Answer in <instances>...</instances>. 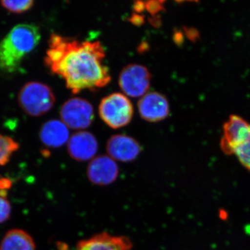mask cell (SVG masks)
<instances>
[{
    "label": "cell",
    "mask_w": 250,
    "mask_h": 250,
    "mask_svg": "<svg viewBox=\"0 0 250 250\" xmlns=\"http://www.w3.org/2000/svg\"><path fill=\"white\" fill-rule=\"evenodd\" d=\"M45 65L50 71L65 81L72 93L96 90L111 80L103 44L98 41H81L52 34L48 41Z\"/></svg>",
    "instance_id": "6da1fadb"
},
{
    "label": "cell",
    "mask_w": 250,
    "mask_h": 250,
    "mask_svg": "<svg viewBox=\"0 0 250 250\" xmlns=\"http://www.w3.org/2000/svg\"><path fill=\"white\" fill-rule=\"evenodd\" d=\"M40 29L35 24L15 26L0 42V72H15L26 56L40 42Z\"/></svg>",
    "instance_id": "7a4b0ae2"
},
{
    "label": "cell",
    "mask_w": 250,
    "mask_h": 250,
    "mask_svg": "<svg viewBox=\"0 0 250 250\" xmlns=\"http://www.w3.org/2000/svg\"><path fill=\"white\" fill-rule=\"evenodd\" d=\"M56 99L52 88L38 82H28L18 94V103L29 116L39 117L53 107Z\"/></svg>",
    "instance_id": "3957f363"
},
{
    "label": "cell",
    "mask_w": 250,
    "mask_h": 250,
    "mask_svg": "<svg viewBox=\"0 0 250 250\" xmlns=\"http://www.w3.org/2000/svg\"><path fill=\"white\" fill-rule=\"evenodd\" d=\"M99 114L106 125L113 129H119L129 124L132 119V104L124 94H110L102 100Z\"/></svg>",
    "instance_id": "277c9868"
},
{
    "label": "cell",
    "mask_w": 250,
    "mask_h": 250,
    "mask_svg": "<svg viewBox=\"0 0 250 250\" xmlns=\"http://www.w3.org/2000/svg\"><path fill=\"white\" fill-rule=\"evenodd\" d=\"M151 80L152 76L147 67L140 64H129L120 74L119 85L128 96L139 98L147 93Z\"/></svg>",
    "instance_id": "5b68a950"
},
{
    "label": "cell",
    "mask_w": 250,
    "mask_h": 250,
    "mask_svg": "<svg viewBox=\"0 0 250 250\" xmlns=\"http://www.w3.org/2000/svg\"><path fill=\"white\" fill-rule=\"evenodd\" d=\"M62 121L68 127L83 129L88 127L94 120V110L89 102L84 99L73 98L67 100L60 110Z\"/></svg>",
    "instance_id": "8992f818"
},
{
    "label": "cell",
    "mask_w": 250,
    "mask_h": 250,
    "mask_svg": "<svg viewBox=\"0 0 250 250\" xmlns=\"http://www.w3.org/2000/svg\"><path fill=\"white\" fill-rule=\"evenodd\" d=\"M250 136V124L241 117L233 115L223 126L222 149L227 154H232L236 147Z\"/></svg>",
    "instance_id": "52a82bcc"
},
{
    "label": "cell",
    "mask_w": 250,
    "mask_h": 250,
    "mask_svg": "<svg viewBox=\"0 0 250 250\" xmlns=\"http://www.w3.org/2000/svg\"><path fill=\"white\" fill-rule=\"evenodd\" d=\"M140 116L150 123L163 121L168 116L170 104L162 94L150 92L143 95L138 103Z\"/></svg>",
    "instance_id": "ba28073f"
},
{
    "label": "cell",
    "mask_w": 250,
    "mask_h": 250,
    "mask_svg": "<svg viewBox=\"0 0 250 250\" xmlns=\"http://www.w3.org/2000/svg\"><path fill=\"white\" fill-rule=\"evenodd\" d=\"M108 155L113 160L129 162L134 161L141 153L139 143L126 135L118 134L111 136L106 145Z\"/></svg>",
    "instance_id": "9c48e42d"
},
{
    "label": "cell",
    "mask_w": 250,
    "mask_h": 250,
    "mask_svg": "<svg viewBox=\"0 0 250 250\" xmlns=\"http://www.w3.org/2000/svg\"><path fill=\"white\" fill-rule=\"evenodd\" d=\"M67 149L69 154L75 160L88 161L93 159L98 152V141L91 133L79 131L69 139Z\"/></svg>",
    "instance_id": "30bf717a"
},
{
    "label": "cell",
    "mask_w": 250,
    "mask_h": 250,
    "mask_svg": "<svg viewBox=\"0 0 250 250\" xmlns=\"http://www.w3.org/2000/svg\"><path fill=\"white\" fill-rule=\"evenodd\" d=\"M88 174L90 180L94 184L99 185L111 184L118 177V165L110 156H98L90 163Z\"/></svg>",
    "instance_id": "8fae6325"
},
{
    "label": "cell",
    "mask_w": 250,
    "mask_h": 250,
    "mask_svg": "<svg viewBox=\"0 0 250 250\" xmlns=\"http://www.w3.org/2000/svg\"><path fill=\"white\" fill-rule=\"evenodd\" d=\"M68 126L59 120H51L41 126L40 139L41 142L49 147H62L70 139Z\"/></svg>",
    "instance_id": "7c38bea8"
},
{
    "label": "cell",
    "mask_w": 250,
    "mask_h": 250,
    "mask_svg": "<svg viewBox=\"0 0 250 250\" xmlns=\"http://www.w3.org/2000/svg\"><path fill=\"white\" fill-rule=\"evenodd\" d=\"M130 248L127 239L103 233L82 241L77 250H130Z\"/></svg>",
    "instance_id": "4fadbf2b"
},
{
    "label": "cell",
    "mask_w": 250,
    "mask_h": 250,
    "mask_svg": "<svg viewBox=\"0 0 250 250\" xmlns=\"http://www.w3.org/2000/svg\"><path fill=\"white\" fill-rule=\"evenodd\" d=\"M0 250H36L32 237L24 230H10L0 243Z\"/></svg>",
    "instance_id": "5bb4252c"
},
{
    "label": "cell",
    "mask_w": 250,
    "mask_h": 250,
    "mask_svg": "<svg viewBox=\"0 0 250 250\" xmlns=\"http://www.w3.org/2000/svg\"><path fill=\"white\" fill-rule=\"evenodd\" d=\"M18 148L19 144L14 139L0 134V166L6 165Z\"/></svg>",
    "instance_id": "9a60e30c"
},
{
    "label": "cell",
    "mask_w": 250,
    "mask_h": 250,
    "mask_svg": "<svg viewBox=\"0 0 250 250\" xmlns=\"http://www.w3.org/2000/svg\"><path fill=\"white\" fill-rule=\"evenodd\" d=\"M1 4L5 9L15 14H22L32 8L34 1L32 0H17V1H1Z\"/></svg>",
    "instance_id": "2e32d148"
},
{
    "label": "cell",
    "mask_w": 250,
    "mask_h": 250,
    "mask_svg": "<svg viewBox=\"0 0 250 250\" xmlns=\"http://www.w3.org/2000/svg\"><path fill=\"white\" fill-rule=\"evenodd\" d=\"M11 204L4 196L0 195V224L4 223L11 215Z\"/></svg>",
    "instance_id": "e0dca14e"
},
{
    "label": "cell",
    "mask_w": 250,
    "mask_h": 250,
    "mask_svg": "<svg viewBox=\"0 0 250 250\" xmlns=\"http://www.w3.org/2000/svg\"><path fill=\"white\" fill-rule=\"evenodd\" d=\"M164 1H146V9L153 17L159 14L160 11L164 10Z\"/></svg>",
    "instance_id": "ac0fdd59"
},
{
    "label": "cell",
    "mask_w": 250,
    "mask_h": 250,
    "mask_svg": "<svg viewBox=\"0 0 250 250\" xmlns=\"http://www.w3.org/2000/svg\"><path fill=\"white\" fill-rule=\"evenodd\" d=\"M129 21L135 25L141 26L145 22V18L141 15L134 14L130 17Z\"/></svg>",
    "instance_id": "d6986e66"
},
{
    "label": "cell",
    "mask_w": 250,
    "mask_h": 250,
    "mask_svg": "<svg viewBox=\"0 0 250 250\" xmlns=\"http://www.w3.org/2000/svg\"><path fill=\"white\" fill-rule=\"evenodd\" d=\"M134 10L136 14H140L146 9V1H137L134 3Z\"/></svg>",
    "instance_id": "ffe728a7"
},
{
    "label": "cell",
    "mask_w": 250,
    "mask_h": 250,
    "mask_svg": "<svg viewBox=\"0 0 250 250\" xmlns=\"http://www.w3.org/2000/svg\"><path fill=\"white\" fill-rule=\"evenodd\" d=\"M11 187V181L7 179H0V190H5Z\"/></svg>",
    "instance_id": "44dd1931"
}]
</instances>
